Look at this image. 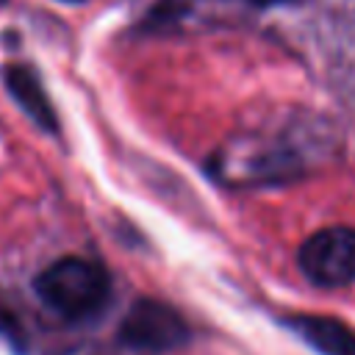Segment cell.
Here are the masks:
<instances>
[{
    "mask_svg": "<svg viewBox=\"0 0 355 355\" xmlns=\"http://www.w3.org/2000/svg\"><path fill=\"white\" fill-rule=\"evenodd\" d=\"M255 3H277V0H255Z\"/></svg>",
    "mask_w": 355,
    "mask_h": 355,
    "instance_id": "ba28073f",
    "label": "cell"
},
{
    "mask_svg": "<svg viewBox=\"0 0 355 355\" xmlns=\"http://www.w3.org/2000/svg\"><path fill=\"white\" fill-rule=\"evenodd\" d=\"M61 3H83V0H61Z\"/></svg>",
    "mask_w": 355,
    "mask_h": 355,
    "instance_id": "52a82bcc",
    "label": "cell"
},
{
    "mask_svg": "<svg viewBox=\"0 0 355 355\" xmlns=\"http://www.w3.org/2000/svg\"><path fill=\"white\" fill-rule=\"evenodd\" d=\"M111 291L105 269L86 258H61L36 277V294L64 319H86L97 313Z\"/></svg>",
    "mask_w": 355,
    "mask_h": 355,
    "instance_id": "7a4b0ae2",
    "label": "cell"
},
{
    "mask_svg": "<svg viewBox=\"0 0 355 355\" xmlns=\"http://www.w3.org/2000/svg\"><path fill=\"white\" fill-rule=\"evenodd\" d=\"M3 83L6 89L14 94V100L19 103V108L44 130H55L58 128V119H55V111L47 100V92L42 86V80L36 78V72L25 64H11L3 69Z\"/></svg>",
    "mask_w": 355,
    "mask_h": 355,
    "instance_id": "8992f818",
    "label": "cell"
},
{
    "mask_svg": "<svg viewBox=\"0 0 355 355\" xmlns=\"http://www.w3.org/2000/svg\"><path fill=\"white\" fill-rule=\"evenodd\" d=\"M211 169L219 180L230 186H258V183H286L294 180L305 161L300 153L272 133H241L219 147Z\"/></svg>",
    "mask_w": 355,
    "mask_h": 355,
    "instance_id": "6da1fadb",
    "label": "cell"
},
{
    "mask_svg": "<svg viewBox=\"0 0 355 355\" xmlns=\"http://www.w3.org/2000/svg\"><path fill=\"white\" fill-rule=\"evenodd\" d=\"M302 275L324 288L355 283V227H324L300 247Z\"/></svg>",
    "mask_w": 355,
    "mask_h": 355,
    "instance_id": "3957f363",
    "label": "cell"
},
{
    "mask_svg": "<svg viewBox=\"0 0 355 355\" xmlns=\"http://www.w3.org/2000/svg\"><path fill=\"white\" fill-rule=\"evenodd\" d=\"M186 338L189 324L161 300H136L119 324V341L144 352H166L180 347Z\"/></svg>",
    "mask_w": 355,
    "mask_h": 355,
    "instance_id": "277c9868",
    "label": "cell"
},
{
    "mask_svg": "<svg viewBox=\"0 0 355 355\" xmlns=\"http://www.w3.org/2000/svg\"><path fill=\"white\" fill-rule=\"evenodd\" d=\"M286 327H291L308 347L322 355H355V330L341 319L319 313H291L286 316Z\"/></svg>",
    "mask_w": 355,
    "mask_h": 355,
    "instance_id": "5b68a950",
    "label": "cell"
}]
</instances>
